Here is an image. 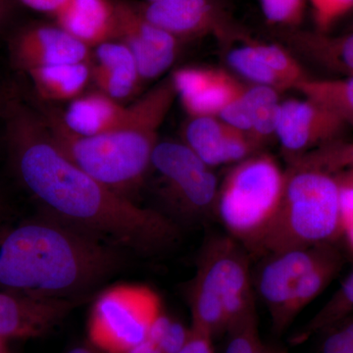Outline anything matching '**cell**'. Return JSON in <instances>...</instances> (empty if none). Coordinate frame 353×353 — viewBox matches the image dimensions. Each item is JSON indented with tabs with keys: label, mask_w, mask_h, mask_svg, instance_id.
<instances>
[{
	"label": "cell",
	"mask_w": 353,
	"mask_h": 353,
	"mask_svg": "<svg viewBox=\"0 0 353 353\" xmlns=\"http://www.w3.org/2000/svg\"><path fill=\"white\" fill-rule=\"evenodd\" d=\"M0 117L14 170L48 215L139 254H155L175 243V221L141 208L77 166L55 143L38 109L17 95L6 94Z\"/></svg>",
	"instance_id": "6da1fadb"
},
{
	"label": "cell",
	"mask_w": 353,
	"mask_h": 353,
	"mask_svg": "<svg viewBox=\"0 0 353 353\" xmlns=\"http://www.w3.org/2000/svg\"><path fill=\"white\" fill-rule=\"evenodd\" d=\"M120 248L48 215L0 224V290L82 297L124 264Z\"/></svg>",
	"instance_id": "7a4b0ae2"
},
{
	"label": "cell",
	"mask_w": 353,
	"mask_h": 353,
	"mask_svg": "<svg viewBox=\"0 0 353 353\" xmlns=\"http://www.w3.org/2000/svg\"><path fill=\"white\" fill-rule=\"evenodd\" d=\"M176 92L171 77L130 106L126 120L95 137L75 136L64 129L50 108L38 106L55 143L82 170L113 192L130 199L152 168L158 134Z\"/></svg>",
	"instance_id": "3957f363"
},
{
	"label": "cell",
	"mask_w": 353,
	"mask_h": 353,
	"mask_svg": "<svg viewBox=\"0 0 353 353\" xmlns=\"http://www.w3.org/2000/svg\"><path fill=\"white\" fill-rule=\"evenodd\" d=\"M343 233L341 187L330 172L296 159L285 173L284 194L275 219L254 252L332 243Z\"/></svg>",
	"instance_id": "277c9868"
},
{
	"label": "cell",
	"mask_w": 353,
	"mask_h": 353,
	"mask_svg": "<svg viewBox=\"0 0 353 353\" xmlns=\"http://www.w3.org/2000/svg\"><path fill=\"white\" fill-rule=\"evenodd\" d=\"M232 236L204 245L190 289L192 328L216 336L255 312L250 260Z\"/></svg>",
	"instance_id": "5b68a950"
},
{
	"label": "cell",
	"mask_w": 353,
	"mask_h": 353,
	"mask_svg": "<svg viewBox=\"0 0 353 353\" xmlns=\"http://www.w3.org/2000/svg\"><path fill=\"white\" fill-rule=\"evenodd\" d=\"M253 285L276 333H283L297 315L326 289L341 269L332 243L290 248L264 255Z\"/></svg>",
	"instance_id": "8992f818"
},
{
	"label": "cell",
	"mask_w": 353,
	"mask_h": 353,
	"mask_svg": "<svg viewBox=\"0 0 353 353\" xmlns=\"http://www.w3.org/2000/svg\"><path fill=\"white\" fill-rule=\"evenodd\" d=\"M285 173L268 155L238 162L218 190L214 213L230 236L254 252L275 219Z\"/></svg>",
	"instance_id": "52a82bcc"
},
{
	"label": "cell",
	"mask_w": 353,
	"mask_h": 353,
	"mask_svg": "<svg viewBox=\"0 0 353 353\" xmlns=\"http://www.w3.org/2000/svg\"><path fill=\"white\" fill-rule=\"evenodd\" d=\"M152 168L159 176L161 199L176 217L197 222L214 213L219 190L217 178L189 146L159 141Z\"/></svg>",
	"instance_id": "ba28073f"
},
{
	"label": "cell",
	"mask_w": 353,
	"mask_h": 353,
	"mask_svg": "<svg viewBox=\"0 0 353 353\" xmlns=\"http://www.w3.org/2000/svg\"><path fill=\"white\" fill-rule=\"evenodd\" d=\"M161 312L157 294L145 287L122 285L102 292L88 321L90 343L102 353H124L148 340Z\"/></svg>",
	"instance_id": "9c48e42d"
},
{
	"label": "cell",
	"mask_w": 353,
	"mask_h": 353,
	"mask_svg": "<svg viewBox=\"0 0 353 353\" xmlns=\"http://www.w3.org/2000/svg\"><path fill=\"white\" fill-rule=\"evenodd\" d=\"M115 11V39L131 50L143 81L163 75L178 55L179 39L146 20L137 6L117 1Z\"/></svg>",
	"instance_id": "30bf717a"
},
{
	"label": "cell",
	"mask_w": 353,
	"mask_h": 353,
	"mask_svg": "<svg viewBox=\"0 0 353 353\" xmlns=\"http://www.w3.org/2000/svg\"><path fill=\"white\" fill-rule=\"evenodd\" d=\"M347 123L341 116L312 99H290L279 109L276 137L292 157L332 145L345 131Z\"/></svg>",
	"instance_id": "8fae6325"
},
{
	"label": "cell",
	"mask_w": 353,
	"mask_h": 353,
	"mask_svg": "<svg viewBox=\"0 0 353 353\" xmlns=\"http://www.w3.org/2000/svg\"><path fill=\"white\" fill-rule=\"evenodd\" d=\"M11 61L26 72L39 67L90 62L92 50L59 26L31 25L11 39Z\"/></svg>",
	"instance_id": "7c38bea8"
},
{
	"label": "cell",
	"mask_w": 353,
	"mask_h": 353,
	"mask_svg": "<svg viewBox=\"0 0 353 353\" xmlns=\"http://www.w3.org/2000/svg\"><path fill=\"white\" fill-rule=\"evenodd\" d=\"M80 299H44L0 290V339L39 338L63 321Z\"/></svg>",
	"instance_id": "4fadbf2b"
},
{
	"label": "cell",
	"mask_w": 353,
	"mask_h": 353,
	"mask_svg": "<svg viewBox=\"0 0 353 353\" xmlns=\"http://www.w3.org/2000/svg\"><path fill=\"white\" fill-rule=\"evenodd\" d=\"M183 143L210 168L240 162L259 148L248 132L214 116L190 117L183 129Z\"/></svg>",
	"instance_id": "5bb4252c"
},
{
	"label": "cell",
	"mask_w": 353,
	"mask_h": 353,
	"mask_svg": "<svg viewBox=\"0 0 353 353\" xmlns=\"http://www.w3.org/2000/svg\"><path fill=\"white\" fill-rule=\"evenodd\" d=\"M137 6L146 20L178 39L225 31L222 14L212 0H160Z\"/></svg>",
	"instance_id": "9a60e30c"
},
{
	"label": "cell",
	"mask_w": 353,
	"mask_h": 353,
	"mask_svg": "<svg viewBox=\"0 0 353 353\" xmlns=\"http://www.w3.org/2000/svg\"><path fill=\"white\" fill-rule=\"evenodd\" d=\"M171 78L190 117H218L239 85L225 72L212 69H179Z\"/></svg>",
	"instance_id": "2e32d148"
},
{
	"label": "cell",
	"mask_w": 353,
	"mask_h": 353,
	"mask_svg": "<svg viewBox=\"0 0 353 353\" xmlns=\"http://www.w3.org/2000/svg\"><path fill=\"white\" fill-rule=\"evenodd\" d=\"M90 66L99 92L119 102L134 97L143 82L131 50L116 39L92 48Z\"/></svg>",
	"instance_id": "e0dca14e"
},
{
	"label": "cell",
	"mask_w": 353,
	"mask_h": 353,
	"mask_svg": "<svg viewBox=\"0 0 353 353\" xmlns=\"http://www.w3.org/2000/svg\"><path fill=\"white\" fill-rule=\"evenodd\" d=\"M50 109L66 131L85 138L115 129L126 120L130 112V106L123 105L122 102L99 90L80 95L70 101L64 110Z\"/></svg>",
	"instance_id": "ac0fdd59"
},
{
	"label": "cell",
	"mask_w": 353,
	"mask_h": 353,
	"mask_svg": "<svg viewBox=\"0 0 353 353\" xmlns=\"http://www.w3.org/2000/svg\"><path fill=\"white\" fill-rule=\"evenodd\" d=\"M55 19L57 26L90 50L115 39V2L111 0H69Z\"/></svg>",
	"instance_id": "d6986e66"
},
{
	"label": "cell",
	"mask_w": 353,
	"mask_h": 353,
	"mask_svg": "<svg viewBox=\"0 0 353 353\" xmlns=\"http://www.w3.org/2000/svg\"><path fill=\"white\" fill-rule=\"evenodd\" d=\"M41 101H71L85 92L92 81L90 62L39 67L26 72Z\"/></svg>",
	"instance_id": "ffe728a7"
},
{
	"label": "cell",
	"mask_w": 353,
	"mask_h": 353,
	"mask_svg": "<svg viewBox=\"0 0 353 353\" xmlns=\"http://www.w3.org/2000/svg\"><path fill=\"white\" fill-rule=\"evenodd\" d=\"M307 54L332 71L353 77V32L341 37L301 34L294 37Z\"/></svg>",
	"instance_id": "44dd1931"
},
{
	"label": "cell",
	"mask_w": 353,
	"mask_h": 353,
	"mask_svg": "<svg viewBox=\"0 0 353 353\" xmlns=\"http://www.w3.org/2000/svg\"><path fill=\"white\" fill-rule=\"evenodd\" d=\"M306 99L319 102L332 109L353 126V77L331 80H307L296 88Z\"/></svg>",
	"instance_id": "7402d4cb"
},
{
	"label": "cell",
	"mask_w": 353,
	"mask_h": 353,
	"mask_svg": "<svg viewBox=\"0 0 353 353\" xmlns=\"http://www.w3.org/2000/svg\"><path fill=\"white\" fill-rule=\"evenodd\" d=\"M245 97L252 118L248 132L257 145L276 134L279 109L278 90L268 85H254L245 88Z\"/></svg>",
	"instance_id": "603a6c76"
},
{
	"label": "cell",
	"mask_w": 353,
	"mask_h": 353,
	"mask_svg": "<svg viewBox=\"0 0 353 353\" xmlns=\"http://www.w3.org/2000/svg\"><path fill=\"white\" fill-rule=\"evenodd\" d=\"M352 314L353 271L345 279L331 301L307 323V325L292 336V341L294 343H303L312 334L321 333L323 330Z\"/></svg>",
	"instance_id": "cb8c5ba5"
},
{
	"label": "cell",
	"mask_w": 353,
	"mask_h": 353,
	"mask_svg": "<svg viewBox=\"0 0 353 353\" xmlns=\"http://www.w3.org/2000/svg\"><path fill=\"white\" fill-rule=\"evenodd\" d=\"M259 59L284 83L287 88H296L307 80L305 72L288 51L276 44L252 43Z\"/></svg>",
	"instance_id": "d4e9b609"
},
{
	"label": "cell",
	"mask_w": 353,
	"mask_h": 353,
	"mask_svg": "<svg viewBox=\"0 0 353 353\" xmlns=\"http://www.w3.org/2000/svg\"><path fill=\"white\" fill-rule=\"evenodd\" d=\"M228 63L240 75L255 85H268L275 90H285V85L257 57L252 43L234 48L228 54Z\"/></svg>",
	"instance_id": "484cf974"
},
{
	"label": "cell",
	"mask_w": 353,
	"mask_h": 353,
	"mask_svg": "<svg viewBox=\"0 0 353 353\" xmlns=\"http://www.w3.org/2000/svg\"><path fill=\"white\" fill-rule=\"evenodd\" d=\"M190 336V328H185L182 323L161 311L150 326L148 340L163 353H178L185 347Z\"/></svg>",
	"instance_id": "4316f807"
},
{
	"label": "cell",
	"mask_w": 353,
	"mask_h": 353,
	"mask_svg": "<svg viewBox=\"0 0 353 353\" xmlns=\"http://www.w3.org/2000/svg\"><path fill=\"white\" fill-rule=\"evenodd\" d=\"M309 164L333 174L347 168L343 174H353V145H332L324 146L318 152L301 157ZM341 174V175H343Z\"/></svg>",
	"instance_id": "83f0119b"
},
{
	"label": "cell",
	"mask_w": 353,
	"mask_h": 353,
	"mask_svg": "<svg viewBox=\"0 0 353 353\" xmlns=\"http://www.w3.org/2000/svg\"><path fill=\"white\" fill-rule=\"evenodd\" d=\"M318 353H353V317L345 318L323 330Z\"/></svg>",
	"instance_id": "f1b7e54d"
},
{
	"label": "cell",
	"mask_w": 353,
	"mask_h": 353,
	"mask_svg": "<svg viewBox=\"0 0 353 353\" xmlns=\"http://www.w3.org/2000/svg\"><path fill=\"white\" fill-rule=\"evenodd\" d=\"M265 18L273 24L292 26L301 20L304 0H260Z\"/></svg>",
	"instance_id": "f546056e"
},
{
	"label": "cell",
	"mask_w": 353,
	"mask_h": 353,
	"mask_svg": "<svg viewBox=\"0 0 353 353\" xmlns=\"http://www.w3.org/2000/svg\"><path fill=\"white\" fill-rule=\"evenodd\" d=\"M245 87L239 83L233 97L218 117L230 126L248 132L252 129V118L245 97Z\"/></svg>",
	"instance_id": "4dcf8cb0"
},
{
	"label": "cell",
	"mask_w": 353,
	"mask_h": 353,
	"mask_svg": "<svg viewBox=\"0 0 353 353\" xmlns=\"http://www.w3.org/2000/svg\"><path fill=\"white\" fill-rule=\"evenodd\" d=\"M320 29H327L334 21L353 8V0H310Z\"/></svg>",
	"instance_id": "1f68e13d"
},
{
	"label": "cell",
	"mask_w": 353,
	"mask_h": 353,
	"mask_svg": "<svg viewBox=\"0 0 353 353\" xmlns=\"http://www.w3.org/2000/svg\"><path fill=\"white\" fill-rule=\"evenodd\" d=\"M340 182L341 208L343 227L353 218V174L336 176Z\"/></svg>",
	"instance_id": "d6a6232c"
},
{
	"label": "cell",
	"mask_w": 353,
	"mask_h": 353,
	"mask_svg": "<svg viewBox=\"0 0 353 353\" xmlns=\"http://www.w3.org/2000/svg\"><path fill=\"white\" fill-rule=\"evenodd\" d=\"M212 341L213 339L208 334L190 327L189 341L178 353H214Z\"/></svg>",
	"instance_id": "836d02e7"
},
{
	"label": "cell",
	"mask_w": 353,
	"mask_h": 353,
	"mask_svg": "<svg viewBox=\"0 0 353 353\" xmlns=\"http://www.w3.org/2000/svg\"><path fill=\"white\" fill-rule=\"evenodd\" d=\"M23 6H27L28 8L37 12L50 14V15H55L67 3L69 0H19Z\"/></svg>",
	"instance_id": "e575fe53"
},
{
	"label": "cell",
	"mask_w": 353,
	"mask_h": 353,
	"mask_svg": "<svg viewBox=\"0 0 353 353\" xmlns=\"http://www.w3.org/2000/svg\"><path fill=\"white\" fill-rule=\"evenodd\" d=\"M124 353H163L152 341L145 340L134 345Z\"/></svg>",
	"instance_id": "d590c367"
},
{
	"label": "cell",
	"mask_w": 353,
	"mask_h": 353,
	"mask_svg": "<svg viewBox=\"0 0 353 353\" xmlns=\"http://www.w3.org/2000/svg\"><path fill=\"white\" fill-rule=\"evenodd\" d=\"M12 7L13 0H0V26L3 24L10 15Z\"/></svg>",
	"instance_id": "8d00e7d4"
},
{
	"label": "cell",
	"mask_w": 353,
	"mask_h": 353,
	"mask_svg": "<svg viewBox=\"0 0 353 353\" xmlns=\"http://www.w3.org/2000/svg\"><path fill=\"white\" fill-rule=\"evenodd\" d=\"M67 353H102L101 350H97L92 343L88 345H77V347L71 348Z\"/></svg>",
	"instance_id": "74e56055"
},
{
	"label": "cell",
	"mask_w": 353,
	"mask_h": 353,
	"mask_svg": "<svg viewBox=\"0 0 353 353\" xmlns=\"http://www.w3.org/2000/svg\"><path fill=\"white\" fill-rule=\"evenodd\" d=\"M343 233L347 234L348 241L353 248V218L345 223V227H343Z\"/></svg>",
	"instance_id": "f35d334b"
},
{
	"label": "cell",
	"mask_w": 353,
	"mask_h": 353,
	"mask_svg": "<svg viewBox=\"0 0 353 353\" xmlns=\"http://www.w3.org/2000/svg\"><path fill=\"white\" fill-rule=\"evenodd\" d=\"M254 353H271V350L268 347H265L263 343H260L259 347L255 350Z\"/></svg>",
	"instance_id": "ab89813d"
},
{
	"label": "cell",
	"mask_w": 353,
	"mask_h": 353,
	"mask_svg": "<svg viewBox=\"0 0 353 353\" xmlns=\"http://www.w3.org/2000/svg\"><path fill=\"white\" fill-rule=\"evenodd\" d=\"M6 343V341L1 340V339H0V353L8 352V350H7Z\"/></svg>",
	"instance_id": "60d3db41"
},
{
	"label": "cell",
	"mask_w": 353,
	"mask_h": 353,
	"mask_svg": "<svg viewBox=\"0 0 353 353\" xmlns=\"http://www.w3.org/2000/svg\"><path fill=\"white\" fill-rule=\"evenodd\" d=\"M1 213H2V204H1V202H0V216H1Z\"/></svg>",
	"instance_id": "b9f144b4"
},
{
	"label": "cell",
	"mask_w": 353,
	"mask_h": 353,
	"mask_svg": "<svg viewBox=\"0 0 353 353\" xmlns=\"http://www.w3.org/2000/svg\"><path fill=\"white\" fill-rule=\"evenodd\" d=\"M160 1V0H148V2Z\"/></svg>",
	"instance_id": "7bdbcfd3"
},
{
	"label": "cell",
	"mask_w": 353,
	"mask_h": 353,
	"mask_svg": "<svg viewBox=\"0 0 353 353\" xmlns=\"http://www.w3.org/2000/svg\"><path fill=\"white\" fill-rule=\"evenodd\" d=\"M2 97H3V94H0V101H1Z\"/></svg>",
	"instance_id": "ee69618b"
},
{
	"label": "cell",
	"mask_w": 353,
	"mask_h": 353,
	"mask_svg": "<svg viewBox=\"0 0 353 353\" xmlns=\"http://www.w3.org/2000/svg\"><path fill=\"white\" fill-rule=\"evenodd\" d=\"M271 353H281V352H274V350H271Z\"/></svg>",
	"instance_id": "f6af8a7d"
},
{
	"label": "cell",
	"mask_w": 353,
	"mask_h": 353,
	"mask_svg": "<svg viewBox=\"0 0 353 353\" xmlns=\"http://www.w3.org/2000/svg\"><path fill=\"white\" fill-rule=\"evenodd\" d=\"M4 353H9L8 352H4Z\"/></svg>",
	"instance_id": "bcb514c9"
}]
</instances>
